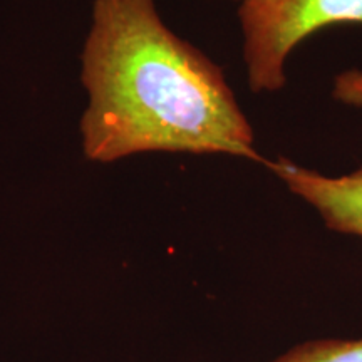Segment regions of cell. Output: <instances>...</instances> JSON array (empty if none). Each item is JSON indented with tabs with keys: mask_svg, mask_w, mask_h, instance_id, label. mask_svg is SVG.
Segmentation results:
<instances>
[{
	"mask_svg": "<svg viewBox=\"0 0 362 362\" xmlns=\"http://www.w3.org/2000/svg\"><path fill=\"white\" fill-rule=\"evenodd\" d=\"M79 76L88 161L161 151L265 165L221 67L165 24L155 0H94Z\"/></svg>",
	"mask_w": 362,
	"mask_h": 362,
	"instance_id": "cell-1",
	"label": "cell"
},
{
	"mask_svg": "<svg viewBox=\"0 0 362 362\" xmlns=\"http://www.w3.org/2000/svg\"><path fill=\"white\" fill-rule=\"evenodd\" d=\"M238 21L248 86L275 93L293 49L324 27L362 24V0H240Z\"/></svg>",
	"mask_w": 362,
	"mask_h": 362,
	"instance_id": "cell-2",
	"label": "cell"
},
{
	"mask_svg": "<svg viewBox=\"0 0 362 362\" xmlns=\"http://www.w3.org/2000/svg\"><path fill=\"white\" fill-rule=\"evenodd\" d=\"M265 166L293 194L315 208L327 228L362 237V166L342 176L322 175L287 158L265 161Z\"/></svg>",
	"mask_w": 362,
	"mask_h": 362,
	"instance_id": "cell-3",
	"label": "cell"
},
{
	"mask_svg": "<svg viewBox=\"0 0 362 362\" xmlns=\"http://www.w3.org/2000/svg\"><path fill=\"white\" fill-rule=\"evenodd\" d=\"M272 362H362V337L307 341Z\"/></svg>",
	"mask_w": 362,
	"mask_h": 362,
	"instance_id": "cell-4",
	"label": "cell"
},
{
	"mask_svg": "<svg viewBox=\"0 0 362 362\" xmlns=\"http://www.w3.org/2000/svg\"><path fill=\"white\" fill-rule=\"evenodd\" d=\"M332 96L347 106L362 107V71H344L334 78Z\"/></svg>",
	"mask_w": 362,
	"mask_h": 362,
	"instance_id": "cell-5",
	"label": "cell"
},
{
	"mask_svg": "<svg viewBox=\"0 0 362 362\" xmlns=\"http://www.w3.org/2000/svg\"><path fill=\"white\" fill-rule=\"evenodd\" d=\"M237 2H240V0H237Z\"/></svg>",
	"mask_w": 362,
	"mask_h": 362,
	"instance_id": "cell-6",
	"label": "cell"
}]
</instances>
